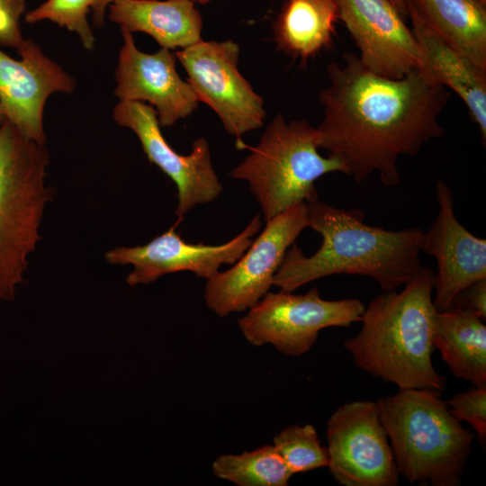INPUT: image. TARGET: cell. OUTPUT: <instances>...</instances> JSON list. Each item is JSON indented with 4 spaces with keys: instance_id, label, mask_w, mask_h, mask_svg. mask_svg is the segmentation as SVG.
<instances>
[{
    "instance_id": "6da1fadb",
    "label": "cell",
    "mask_w": 486,
    "mask_h": 486,
    "mask_svg": "<svg viewBox=\"0 0 486 486\" xmlns=\"http://www.w3.org/2000/svg\"><path fill=\"white\" fill-rule=\"evenodd\" d=\"M327 72L329 85L319 94L320 148L339 158L357 183L377 173L383 185L399 184L400 158L444 134L438 118L450 91L420 69L400 78L381 76L351 52Z\"/></svg>"
},
{
    "instance_id": "7a4b0ae2",
    "label": "cell",
    "mask_w": 486,
    "mask_h": 486,
    "mask_svg": "<svg viewBox=\"0 0 486 486\" xmlns=\"http://www.w3.org/2000/svg\"><path fill=\"white\" fill-rule=\"evenodd\" d=\"M307 205L308 227L322 242L309 256L295 243L288 248L273 279L281 290L294 292L312 281L344 274L370 277L383 292L394 291L422 268V230L370 226L361 210L337 208L319 199Z\"/></svg>"
},
{
    "instance_id": "3957f363",
    "label": "cell",
    "mask_w": 486,
    "mask_h": 486,
    "mask_svg": "<svg viewBox=\"0 0 486 486\" xmlns=\"http://www.w3.org/2000/svg\"><path fill=\"white\" fill-rule=\"evenodd\" d=\"M434 275L422 266L400 292L382 291L364 308L358 333L344 342L360 369L399 390L446 386L432 362Z\"/></svg>"
},
{
    "instance_id": "277c9868",
    "label": "cell",
    "mask_w": 486,
    "mask_h": 486,
    "mask_svg": "<svg viewBox=\"0 0 486 486\" xmlns=\"http://www.w3.org/2000/svg\"><path fill=\"white\" fill-rule=\"evenodd\" d=\"M400 475L410 483H461L474 436L449 411L440 392L405 389L378 401Z\"/></svg>"
},
{
    "instance_id": "5b68a950",
    "label": "cell",
    "mask_w": 486,
    "mask_h": 486,
    "mask_svg": "<svg viewBox=\"0 0 486 486\" xmlns=\"http://www.w3.org/2000/svg\"><path fill=\"white\" fill-rule=\"evenodd\" d=\"M49 153L8 121L0 126V300L14 298L28 256L40 240L50 189L45 184Z\"/></svg>"
},
{
    "instance_id": "8992f818",
    "label": "cell",
    "mask_w": 486,
    "mask_h": 486,
    "mask_svg": "<svg viewBox=\"0 0 486 486\" xmlns=\"http://www.w3.org/2000/svg\"><path fill=\"white\" fill-rule=\"evenodd\" d=\"M319 148L317 129L306 119L286 122L278 113L230 176L248 184L267 221L294 204L318 200L315 182L321 176L347 175L339 158L323 157Z\"/></svg>"
},
{
    "instance_id": "52a82bcc",
    "label": "cell",
    "mask_w": 486,
    "mask_h": 486,
    "mask_svg": "<svg viewBox=\"0 0 486 486\" xmlns=\"http://www.w3.org/2000/svg\"><path fill=\"white\" fill-rule=\"evenodd\" d=\"M364 308L356 298L325 300L316 287L303 294L281 290L268 292L238 324L253 346L270 344L284 355L300 356L314 346L320 330L359 322Z\"/></svg>"
},
{
    "instance_id": "ba28073f",
    "label": "cell",
    "mask_w": 486,
    "mask_h": 486,
    "mask_svg": "<svg viewBox=\"0 0 486 486\" xmlns=\"http://www.w3.org/2000/svg\"><path fill=\"white\" fill-rule=\"evenodd\" d=\"M308 228V205L300 202L266 221L251 245L224 272L207 280L204 300L219 317L254 307L273 285L288 248Z\"/></svg>"
},
{
    "instance_id": "9c48e42d",
    "label": "cell",
    "mask_w": 486,
    "mask_h": 486,
    "mask_svg": "<svg viewBox=\"0 0 486 486\" xmlns=\"http://www.w3.org/2000/svg\"><path fill=\"white\" fill-rule=\"evenodd\" d=\"M239 53V45L232 40H202L176 53L198 101L217 113L238 142L263 126L266 115L262 97L238 70Z\"/></svg>"
},
{
    "instance_id": "30bf717a",
    "label": "cell",
    "mask_w": 486,
    "mask_h": 486,
    "mask_svg": "<svg viewBox=\"0 0 486 486\" xmlns=\"http://www.w3.org/2000/svg\"><path fill=\"white\" fill-rule=\"evenodd\" d=\"M329 472L343 486H396L399 472L377 401L338 407L327 426Z\"/></svg>"
},
{
    "instance_id": "8fae6325",
    "label": "cell",
    "mask_w": 486,
    "mask_h": 486,
    "mask_svg": "<svg viewBox=\"0 0 486 486\" xmlns=\"http://www.w3.org/2000/svg\"><path fill=\"white\" fill-rule=\"evenodd\" d=\"M112 117L118 125L138 136L148 161L176 184L178 201L175 213L178 221L190 210L214 201L221 194L222 184L212 166L206 139H196L190 154L177 153L165 140L156 110L142 102L120 101Z\"/></svg>"
},
{
    "instance_id": "7c38bea8",
    "label": "cell",
    "mask_w": 486,
    "mask_h": 486,
    "mask_svg": "<svg viewBox=\"0 0 486 486\" xmlns=\"http://www.w3.org/2000/svg\"><path fill=\"white\" fill-rule=\"evenodd\" d=\"M261 224V215L256 214L240 233L221 245L186 242L173 226L145 245L114 248L105 253V259L112 265L134 267L126 278L130 286L150 284L167 274L183 271L209 280L222 265L231 266L241 256Z\"/></svg>"
},
{
    "instance_id": "4fadbf2b",
    "label": "cell",
    "mask_w": 486,
    "mask_h": 486,
    "mask_svg": "<svg viewBox=\"0 0 486 486\" xmlns=\"http://www.w3.org/2000/svg\"><path fill=\"white\" fill-rule=\"evenodd\" d=\"M341 20L361 63L373 73L400 78L419 69L421 56L404 16L389 0H338Z\"/></svg>"
},
{
    "instance_id": "5bb4252c",
    "label": "cell",
    "mask_w": 486,
    "mask_h": 486,
    "mask_svg": "<svg viewBox=\"0 0 486 486\" xmlns=\"http://www.w3.org/2000/svg\"><path fill=\"white\" fill-rule=\"evenodd\" d=\"M17 52L19 60L0 50V107L4 119L25 137L45 144V103L53 93H72L75 81L32 40L24 39Z\"/></svg>"
},
{
    "instance_id": "9a60e30c",
    "label": "cell",
    "mask_w": 486,
    "mask_h": 486,
    "mask_svg": "<svg viewBox=\"0 0 486 486\" xmlns=\"http://www.w3.org/2000/svg\"><path fill=\"white\" fill-rule=\"evenodd\" d=\"M436 195L438 212L429 229L423 231L421 252L436 261L433 302L437 310H445L463 290L486 279V240L459 222L453 194L443 180L436 182Z\"/></svg>"
},
{
    "instance_id": "2e32d148",
    "label": "cell",
    "mask_w": 486,
    "mask_h": 486,
    "mask_svg": "<svg viewBox=\"0 0 486 486\" xmlns=\"http://www.w3.org/2000/svg\"><path fill=\"white\" fill-rule=\"evenodd\" d=\"M123 44L115 71L114 94L120 101L148 102L155 106L159 125L171 127L190 116L199 101L176 69V56L161 48L149 54L135 45L132 33L122 28Z\"/></svg>"
},
{
    "instance_id": "e0dca14e",
    "label": "cell",
    "mask_w": 486,
    "mask_h": 486,
    "mask_svg": "<svg viewBox=\"0 0 486 486\" xmlns=\"http://www.w3.org/2000/svg\"><path fill=\"white\" fill-rule=\"evenodd\" d=\"M407 7L420 51L419 69L462 99L485 145L486 71L430 29L408 3Z\"/></svg>"
},
{
    "instance_id": "ac0fdd59",
    "label": "cell",
    "mask_w": 486,
    "mask_h": 486,
    "mask_svg": "<svg viewBox=\"0 0 486 486\" xmlns=\"http://www.w3.org/2000/svg\"><path fill=\"white\" fill-rule=\"evenodd\" d=\"M109 19L131 33L150 35L170 50L202 40V18L191 0H114Z\"/></svg>"
},
{
    "instance_id": "d6986e66",
    "label": "cell",
    "mask_w": 486,
    "mask_h": 486,
    "mask_svg": "<svg viewBox=\"0 0 486 486\" xmlns=\"http://www.w3.org/2000/svg\"><path fill=\"white\" fill-rule=\"evenodd\" d=\"M433 346L456 378L486 386V326L471 310L452 305L437 310Z\"/></svg>"
},
{
    "instance_id": "ffe728a7",
    "label": "cell",
    "mask_w": 486,
    "mask_h": 486,
    "mask_svg": "<svg viewBox=\"0 0 486 486\" xmlns=\"http://www.w3.org/2000/svg\"><path fill=\"white\" fill-rule=\"evenodd\" d=\"M338 0H284L273 23L277 49L302 64L333 44Z\"/></svg>"
},
{
    "instance_id": "44dd1931",
    "label": "cell",
    "mask_w": 486,
    "mask_h": 486,
    "mask_svg": "<svg viewBox=\"0 0 486 486\" xmlns=\"http://www.w3.org/2000/svg\"><path fill=\"white\" fill-rule=\"evenodd\" d=\"M442 39L486 71V4L479 0H407Z\"/></svg>"
},
{
    "instance_id": "7402d4cb",
    "label": "cell",
    "mask_w": 486,
    "mask_h": 486,
    "mask_svg": "<svg viewBox=\"0 0 486 486\" xmlns=\"http://www.w3.org/2000/svg\"><path fill=\"white\" fill-rule=\"evenodd\" d=\"M212 468L216 477L238 486H287L293 475L273 445L239 454H220Z\"/></svg>"
},
{
    "instance_id": "603a6c76",
    "label": "cell",
    "mask_w": 486,
    "mask_h": 486,
    "mask_svg": "<svg viewBox=\"0 0 486 486\" xmlns=\"http://www.w3.org/2000/svg\"><path fill=\"white\" fill-rule=\"evenodd\" d=\"M273 446L293 474L328 466V449L310 424L284 428L274 437Z\"/></svg>"
},
{
    "instance_id": "cb8c5ba5",
    "label": "cell",
    "mask_w": 486,
    "mask_h": 486,
    "mask_svg": "<svg viewBox=\"0 0 486 486\" xmlns=\"http://www.w3.org/2000/svg\"><path fill=\"white\" fill-rule=\"evenodd\" d=\"M91 5L92 0H48L27 13L25 22L32 24L43 20L51 21L76 32L83 46L92 50L94 36L86 18Z\"/></svg>"
},
{
    "instance_id": "d4e9b609",
    "label": "cell",
    "mask_w": 486,
    "mask_h": 486,
    "mask_svg": "<svg viewBox=\"0 0 486 486\" xmlns=\"http://www.w3.org/2000/svg\"><path fill=\"white\" fill-rule=\"evenodd\" d=\"M451 414L468 423L475 431L482 446L486 441V386L459 392L446 401Z\"/></svg>"
},
{
    "instance_id": "484cf974",
    "label": "cell",
    "mask_w": 486,
    "mask_h": 486,
    "mask_svg": "<svg viewBox=\"0 0 486 486\" xmlns=\"http://www.w3.org/2000/svg\"><path fill=\"white\" fill-rule=\"evenodd\" d=\"M25 7V0H0V47L18 50L22 45L20 18Z\"/></svg>"
},
{
    "instance_id": "4316f807",
    "label": "cell",
    "mask_w": 486,
    "mask_h": 486,
    "mask_svg": "<svg viewBox=\"0 0 486 486\" xmlns=\"http://www.w3.org/2000/svg\"><path fill=\"white\" fill-rule=\"evenodd\" d=\"M452 305L467 309L485 320L486 279L478 281L463 290L456 296Z\"/></svg>"
},
{
    "instance_id": "83f0119b",
    "label": "cell",
    "mask_w": 486,
    "mask_h": 486,
    "mask_svg": "<svg viewBox=\"0 0 486 486\" xmlns=\"http://www.w3.org/2000/svg\"><path fill=\"white\" fill-rule=\"evenodd\" d=\"M114 0H92L93 22L94 27H101L104 23V14L107 6Z\"/></svg>"
},
{
    "instance_id": "f1b7e54d",
    "label": "cell",
    "mask_w": 486,
    "mask_h": 486,
    "mask_svg": "<svg viewBox=\"0 0 486 486\" xmlns=\"http://www.w3.org/2000/svg\"><path fill=\"white\" fill-rule=\"evenodd\" d=\"M404 16H408L407 0H389Z\"/></svg>"
},
{
    "instance_id": "f546056e",
    "label": "cell",
    "mask_w": 486,
    "mask_h": 486,
    "mask_svg": "<svg viewBox=\"0 0 486 486\" xmlns=\"http://www.w3.org/2000/svg\"><path fill=\"white\" fill-rule=\"evenodd\" d=\"M4 120H5L3 112L1 110V107H0V126L4 122Z\"/></svg>"
},
{
    "instance_id": "4dcf8cb0",
    "label": "cell",
    "mask_w": 486,
    "mask_h": 486,
    "mask_svg": "<svg viewBox=\"0 0 486 486\" xmlns=\"http://www.w3.org/2000/svg\"><path fill=\"white\" fill-rule=\"evenodd\" d=\"M193 2L196 1V2H199L202 4H208L211 0H191Z\"/></svg>"
},
{
    "instance_id": "1f68e13d",
    "label": "cell",
    "mask_w": 486,
    "mask_h": 486,
    "mask_svg": "<svg viewBox=\"0 0 486 486\" xmlns=\"http://www.w3.org/2000/svg\"><path fill=\"white\" fill-rule=\"evenodd\" d=\"M480 2L486 4V0H479Z\"/></svg>"
}]
</instances>
